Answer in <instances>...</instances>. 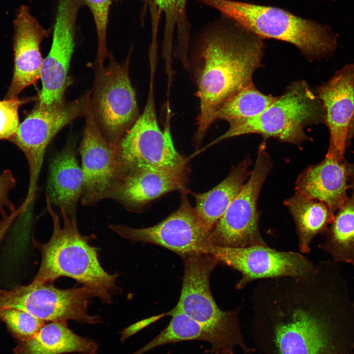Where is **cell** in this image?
Returning a JSON list of instances; mask_svg holds the SVG:
<instances>
[{"mask_svg":"<svg viewBox=\"0 0 354 354\" xmlns=\"http://www.w3.org/2000/svg\"><path fill=\"white\" fill-rule=\"evenodd\" d=\"M271 167L264 142L259 146L255 165L248 179L209 231L208 240L211 245L235 248L267 245L259 229L257 203Z\"/></svg>","mask_w":354,"mask_h":354,"instance_id":"obj_8","label":"cell"},{"mask_svg":"<svg viewBox=\"0 0 354 354\" xmlns=\"http://www.w3.org/2000/svg\"></svg>","mask_w":354,"mask_h":354,"instance_id":"obj_35","label":"cell"},{"mask_svg":"<svg viewBox=\"0 0 354 354\" xmlns=\"http://www.w3.org/2000/svg\"><path fill=\"white\" fill-rule=\"evenodd\" d=\"M82 0H59L50 50L40 73L42 89L37 103L50 107L61 104L71 83L69 68L75 45V23Z\"/></svg>","mask_w":354,"mask_h":354,"instance_id":"obj_15","label":"cell"},{"mask_svg":"<svg viewBox=\"0 0 354 354\" xmlns=\"http://www.w3.org/2000/svg\"><path fill=\"white\" fill-rule=\"evenodd\" d=\"M199 0L262 39L293 44L311 61L330 57L336 50L338 34L329 27L284 9L233 0Z\"/></svg>","mask_w":354,"mask_h":354,"instance_id":"obj_4","label":"cell"},{"mask_svg":"<svg viewBox=\"0 0 354 354\" xmlns=\"http://www.w3.org/2000/svg\"><path fill=\"white\" fill-rule=\"evenodd\" d=\"M315 93L325 112L324 123L329 134L327 152L344 160L348 132L354 114V63L336 71L317 88Z\"/></svg>","mask_w":354,"mask_h":354,"instance_id":"obj_16","label":"cell"},{"mask_svg":"<svg viewBox=\"0 0 354 354\" xmlns=\"http://www.w3.org/2000/svg\"><path fill=\"white\" fill-rule=\"evenodd\" d=\"M329 272L316 266L302 279L263 280L251 296V333L262 354H325L324 312L334 301Z\"/></svg>","mask_w":354,"mask_h":354,"instance_id":"obj_1","label":"cell"},{"mask_svg":"<svg viewBox=\"0 0 354 354\" xmlns=\"http://www.w3.org/2000/svg\"><path fill=\"white\" fill-rule=\"evenodd\" d=\"M158 11L165 16L166 25L164 41L172 42L173 32L177 29V41L189 40V28L186 16L187 0H152Z\"/></svg>","mask_w":354,"mask_h":354,"instance_id":"obj_27","label":"cell"},{"mask_svg":"<svg viewBox=\"0 0 354 354\" xmlns=\"http://www.w3.org/2000/svg\"><path fill=\"white\" fill-rule=\"evenodd\" d=\"M46 202L53 230L46 243L33 239L34 247L40 253L41 262L31 282L54 283L61 277H69L88 289L93 296L111 304L113 296L120 292L116 284L118 275L109 273L101 265L98 249L89 244L95 236L82 235L76 218L62 208H60L61 225L59 216L47 198Z\"/></svg>","mask_w":354,"mask_h":354,"instance_id":"obj_3","label":"cell"},{"mask_svg":"<svg viewBox=\"0 0 354 354\" xmlns=\"http://www.w3.org/2000/svg\"><path fill=\"white\" fill-rule=\"evenodd\" d=\"M91 92L69 102L47 107L36 104L9 140L24 153L27 160L30 182L25 203L31 205L36 196L37 182L45 151L63 128L77 118L85 117L91 108Z\"/></svg>","mask_w":354,"mask_h":354,"instance_id":"obj_9","label":"cell"},{"mask_svg":"<svg viewBox=\"0 0 354 354\" xmlns=\"http://www.w3.org/2000/svg\"><path fill=\"white\" fill-rule=\"evenodd\" d=\"M86 122L79 151L84 176L81 198L86 206L110 198L121 174L116 145L110 142L100 129L91 108Z\"/></svg>","mask_w":354,"mask_h":354,"instance_id":"obj_14","label":"cell"},{"mask_svg":"<svg viewBox=\"0 0 354 354\" xmlns=\"http://www.w3.org/2000/svg\"><path fill=\"white\" fill-rule=\"evenodd\" d=\"M13 24L14 68L5 99L17 98L23 89L40 79L43 61L40 45L50 33L49 30L39 24L25 5L18 10Z\"/></svg>","mask_w":354,"mask_h":354,"instance_id":"obj_17","label":"cell"},{"mask_svg":"<svg viewBox=\"0 0 354 354\" xmlns=\"http://www.w3.org/2000/svg\"><path fill=\"white\" fill-rule=\"evenodd\" d=\"M188 168L175 170L144 168L123 173L110 197L129 211L175 190H186Z\"/></svg>","mask_w":354,"mask_h":354,"instance_id":"obj_18","label":"cell"},{"mask_svg":"<svg viewBox=\"0 0 354 354\" xmlns=\"http://www.w3.org/2000/svg\"><path fill=\"white\" fill-rule=\"evenodd\" d=\"M91 292L84 286L62 289L53 283L19 285L0 293V308L26 311L45 322L72 320L90 324L101 323L88 311Z\"/></svg>","mask_w":354,"mask_h":354,"instance_id":"obj_11","label":"cell"},{"mask_svg":"<svg viewBox=\"0 0 354 354\" xmlns=\"http://www.w3.org/2000/svg\"><path fill=\"white\" fill-rule=\"evenodd\" d=\"M278 97L260 91L252 83L237 92L218 112L216 120L228 122L256 116L272 104Z\"/></svg>","mask_w":354,"mask_h":354,"instance_id":"obj_25","label":"cell"},{"mask_svg":"<svg viewBox=\"0 0 354 354\" xmlns=\"http://www.w3.org/2000/svg\"><path fill=\"white\" fill-rule=\"evenodd\" d=\"M181 258L184 264L182 289L172 310L185 314L201 326L207 335L211 353L234 351L236 347L244 354L255 352L254 348L247 345L242 332L239 318L241 307L223 310L213 297L209 277L218 261L208 253Z\"/></svg>","mask_w":354,"mask_h":354,"instance_id":"obj_5","label":"cell"},{"mask_svg":"<svg viewBox=\"0 0 354 354\" xmlns=\"http://www.w3.org/2000/svg\"><path fill=\"white\" fill-rule=\"evenodd\" d=\"M0 321L17 341L31 338L46 324L26 311L13 308H0Z\"/></svg>","mask_w":354,"mask_h":354,"instance_id":"obj_28","label":"cell"},{"mask_svg":"<svg viewBox=\"0 0 354 354\" xmlns=\"http://www.w3.org/2000/svg\"><path fill=\"white\" fill-rule=\"evenodd\" d=\"M98 343L82 337L68 326L67 322L45 324L33 337L17 341L14 354H97Z\"/></svg>","mask_w":354,"mask_h":354,"instance_id":"obj_21","label":"cell"},{"mask_svg":"<svg viewBox=\"0 0 354 354\" xmlns=\"http://www.w3.org/2000/svg\"><path fill=\"white\" fill-rule=\"evenodd\" d=\"M325 115L316 93L305 81H297L260 114L229 122L228 129L209 145L242 135L258 134L298 146L309 139L304 128L324 123Z\"/></svg>","mask_w":354,"mask_h":354,"instance_id":"obj_6","label":"cell"},{"mask_svg":"<svg viewBox=\"0 0 354 354\" xmlns=\"http://www.w3.org/2000/svg\"><path fill=\"white\" fill-rule=\"evenodd\" d=\"M215 354H235L234 351H223Z\"/></svg>","mask_w":354,"mask_h":354,"instance_id":"obj_34","label":"cell"},{"mask_svg":"<svg viewBox=\"0 0 354 354\" xmlns=\"http://www.w3.org/2000/svg\"><path fill=\"white\" fill-rule=\"evenodd\" d=\"M115 0H82L90 9L95 25L98 40L97 62L98 65H104L108 57L107 47V31L110 6Z\"/></svg>","mask_w":354,"mask_h":354,"instance_id":"obj_29","label":"cell"},{"mask_svg":"<svg viewBox=\"0 0 354 354\" xmlns=\"http://www.w3.org/2000/svg\"><path fill=\"white\" fill-rule=\"evenodd\" d=\"M154 77L150 75L142 114L116 145L121 174L144 168L175 170L188 168V159L177 152L172 138L170 106H166L164 129L162 131L159 127L155 104Z\"/></svg>","mask_w":354,"mask_h":354,"instance_id":"obj_7","label":"cell"},{"mask_svg":"<svg viewBox=\"0 0 354 354\" xmlns=\"http://www.w3.org/2000/svg\"><path fill=\"white\" fill-rule=\"evenodd\" d=\"M349 188L347 162L328 152L304 169L295 183V193L324 203L334 214L348 199Z\"/></svg>","mask_w":354,"mask_h":354,"instance_id":"obj_19","label":"cell"},{"mask_svg":"<svg viewBox=\"0 0 354 354\" xmlns=\"http://www.w3.org/2000/svg\"><path fill=\"white\" fill-rule=\"evenodd\" d=\"M109 228L122 238L159 245L181 257L208 254L211 245L209 233L202 225L185 193L181 196L178 208L155 225L134 228L124 225H110Z\"/></svg>","mask_w":354,"mask_h":354,"instance_id":"obj_13","label":"cell"},{"mask_svg":"<svg viewBox=\"0 0 354 354\" xmlns=\"http://www.w3.org/2000/svg\"><path fill=\"white\" fill-rule=\"evenodd\" d=\"M16 186V180L10 170L6 169L0 174V220L17 210L9 196Z\"/></svg>","mask_w":354,"mask_h":354,"instance_id":"obj_31","label":"cell"},{"mask_svg":"<svg viewBox=\"0 0 354 354\" xmlns=\"http://www.w3.org/2000/svg\"><path fill=\"white\" fill-rule=\"evenodd\" d=\"M226 20L202 33L189 59L188 68H191L200 104L195 134L197 143L224 105L253 83V75L262 62L263 39Z\"/></svg>","mask_w":354,"mask_h":354,"instance_id":"obj_2","label":"cell"},{"mask_svg":"<svg viewBox=\"0 0 354 354\" xmlns=\"http://www.w3.org/2000/svg\"><path fill=\"white\" fill-rule=\"evenodd\" d=\"M131 55L130 51L119 63L109 54L108 65L96 66L92 111L104 135L115 145L140 116L129 75Z\"/></svg>","mask_w":354,"mask_h":354,"instance_id":"obj_10","label":"cell"},{"mask_svg":"<svg viewBox=\"0 0 354 354\" xmlns=\"http://www.w3.org/2000/svg\"><path fill=\"white\" fill-rule=\"evenodd\" d=\"M84 176L79 165L75 146L69 144L56 153L49 166L47 198L51 205L63 209L76 218L78 201L84 187Z\"/></svg>","mask_w":354,"mask_h":354,"instance_id":"obj_20","label":"cell"},{"mask_svg":"<svg viewBox=\"0 0 354 354\" xmlns=\"http://www.w3.org/2000/svg\"><path fill=\"white\" fill-rule=\"evenodd\" d=\"M19 214H20V212L17 211L13 214H11L6 218L0 220V243L2 241L7 231ZM2 290V289H0V293L1 292Z\"/></svg>","mask_w":354,"mask_h":354,"instance_id":"obj_32","label":"cell"},{"mask_svg":"<svg viewBox=\"0 0 354 354\" xmlns=\"http://www.w3.org/2000/svg\"><path fill=\"white\" fill-rule=\"evenodd\" d=\"M208 254L241 274L236 288L241 290L257 280L281 277L302 279L311 275L315 265L301 254L282 251L265 245L245 248L210 245Z\"/></svg>","mask_w":354,"mask_h":354,"instance_id":"obj_12","label":"cell"},{"mask_svg":"<svg viewBox=\"0 0 354 354\" xmlns=\"http://www.w3.org/2000/svg\"><path fill=\"white\" fill-rule=\"evenodd\" d=\"M25 101L16 98L0 101V140H9L19 126L18 109Z\"/></svg>","mask_w":354,"mask_h":354,"instance_id":"obj_30","label":"cell"},{"mask_svg":"<svg viewBox=\"0 0 354 354\" xmlns=\"http://www.w3.org/2000/svg\"><path fill=\"white\" fill-rule=\"evenodd\" d=\"M344 205L335 213L320 248L335 263L354 265V187Z\"/></svg>","mask_w":354,"mask_h":354,"instance_id":"obj_24","label":"cell"},{"mask_svg":"<svg viewBox=\"0 0 354 354\" xmlns=\"http://www.w3.org/2000/svg\"><path fill=\"white\" fill-rule=\"evenodd\" d=\"M251 164L250 157L245 158L212 189L203 193L193 194L196 201L194 209L206 232L209 233L224 214L248 179L251 173L249 170Z\"/></svg>","mask_w":354,"mask_h":354,"instance_id":"obj_22","label":"cell"},{"mask_svg":"<svg viewBox=\"0 0 354 354\" xmlns=\"http://www.w3.org/2000/svg\"><path fill=\"white\" fill-rule=\"evenodd\" d=\"M354 138V114L353 117L352 118V121L351 122L348 135H347V147H349L352 141V140Z\"/></svg>","mask_w":354,"mask_h":354,"instance_id":"obj_33","label":"cell"},{"mask_svg":"<svg viewBox=\"0 0 354 354\" xmlns=\"http://www.w3.org/2000/svg\"><path fill=\"white\" fill-rule=\"evenodd\" d=\"M284 205L294 219L300 252L309 253L312 240L326 232L335 214L324 203L296 193L286 199Z\"/></svg>","mask_w":354,"mask_h":354,"instance_id":"obj_23","label":"cell"},{"mask_svg":"<svg viewBox=\"0 0 354 354\" xmlns=\"http://www.w3.org/2000/svg\"><path fill=\"white\" fill-rule=\"evenodd\" d=\"M166 314L172 317L168 324L133 354H144L159 346L182 341L199 340L208 342L207 335L201 326L185 314L173 310Z\"/></svg>","mask_w":354,"mask_h":354,"instance_id":"obj_26","label":"cell"}]
</instances>
